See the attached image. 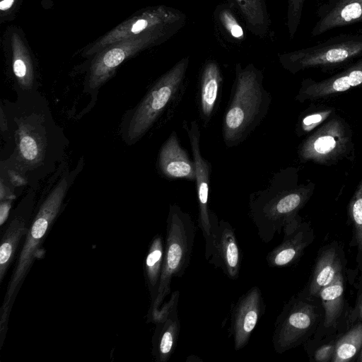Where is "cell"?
<instances>
[{
	"label": "cell",
	"instance_id": "obj_19",
	"mask_svg": "<svg viewBox=\"0 0 362 362\" xmlns=\"http://www.w3.org/2000/svg\"><path fill=\"white\" fill-rule=\"evenodd\" d=\"M158 166L161 174L168 179L195 181L194 161L180 145L175 132L170 134L161 146Z\"/></svg>",
	"mask_w": 362,
	"mask_h": 362
},
{
	"label": "cell",
	"instance_id": "obj_8",
	"mask_svg": "<svg viewBox=\"0 0 362 362\" xmlns=\"http://www.w3.org/2000/svg\"><path fill=\"white\" fill-rule=\"evenodd\" d=\"M352 147L350 126L334 115L302 141L298 153L301 162L330 165L347 156Z\"/></svg>",
	"mask_w": 362,
	"mask_h": 362
},
{
	"label": "cell",
	"instance_id": "obj_22",
	"mask_svg": "<svg viewBox=\"0 0 362 362\" xmlns=\"http://www.w3.org/2000/svg\"><path fill=\"white\" fill-rule=\"evenodd\" d=\"M341 272V265L333 247L324 250L319 255L308 287V295L316 296L324 286L329 284Z\"/></svg>",
	"mask_w": 362,
	"mask_h": 362
},
{
	"label": "cell",
	"instance_id": "obj_39",
	"mask_svg": "<svg viewBox=\"0 0 362 362\" xmlns=\"http://www.w3.org/2000/svg\"><path fill=\"white\" fill-rule=\"evenodd\" d=\"M186 361L187 362H193V361H202V360L199 357V356H187V359H186Z\"/></svg>",
	"mask_w": 362,
	"mask_h": 362
},
{
	"label": "cell",
	"instance_id": "obj_15",
	"mask_svg": "<svg viewBox=\"0 0 362 362\" xmlns=\"http://www.w3.org/2000/svg\"><path fill=\"white\" fill-rule=\"evenodd\" d=\"M282 231L283 240L266 257L267 264L272 268L288 267L295 263L313 239L311 230L299 216L288 223Z\"/></svg>",
	"mask_w": 362,
	"mask_h": 362
},
{
	"label": "cell",
	"instance_id": "obj_36",
	"mask_svg": "<svg viewBox=\"0 0 362 362\" xmlns=\"http://www.w3.org/2000/svg\"><path fill=\"white\" fill-rule=\"evenodd\" d=\"M17 0H1L0 2V10L1 14H6L8 11L13 8L15 6Z\"/></svg>",
	"mask_w": 362,
	"mask_h": 362
},
{
	"label": "cell",
	"instance_id": "obj_7",
	"mask_svg": "<svg viewBox=\"0 0 362 362\" xmlns=\"http://www.w3.org/2000/svg\"><path fill=\"white\" fill-rule=\"evenodd\" d=\"M186 22L182 11L166 6L150 7L122 22L95 41L83 51V56L90 57L106 47L127 39L149 33L175 34Z\"/></svg>",
	"mask_w": 362,
	"mask_h": 362
},
{
	"label": "cell",
	"instance_id": "obj_27",
	"mask_svg": "<svg viewBox=\"0 0 362 362\" xmlns=\"http://www.w3.org/2000/svg\"><path fill=\"white\" fill-rule=\"evenodd\" d=\"M42 139L28 124H22L18 129V151L21 158L33 163L42 156Z\"/></svg>",
	"mask_w": 362,
	"mask_h": 362
},
{
	"label": "cell",
	"instance_id": "obj_3",
	"mask_svg": "<svg viewBox=\"0 0 362 362\" xmlns=\"http://www.w3.org/2000/svg\"><path fill=\"white\" fill-rule=\"evenodd\" d=\"M69 187L66 177L61 179L40 204L24 238L0 308V345L6 337L10 315L16 298L37 259L44 256L42 245L61 210Z\"/></svg>",
	"mask_w": 362,
	"mask_h": 362
},
{
	"label": "cell",
	"instance_id": "obj_26",
	"mask_svg": "<svg viewBox=\"0 0 362 362\" xmlns=\"http://www.w3.org/2000/svg\"><path fill=\"white\" fill-rule=\"evenodd\" d=\"M362 348V322L352 327L335 343L332 362H349L358 356Z\"/></svg>",
	"mask_w": 362,
	"mask_h": 362
},
{
	"label": "cell",
	"instance_id": "obj_34",
	"mask_svg": "<svg viewBox=\"0 0 362 362\" xmlns=\"http://www.w3.org/2000/svg\"><path fill=\"white\" fill-rule=\"evenodd\" d=\"M16 198V195L11 189L4 185L3 177L0 182V201H11Z\"/></svg>",
	"mask_w": 362,
	"mask_h": 362
},
{
	"label": "cell",
	"instance_id": "obj_35",
	"mask_svg": "<svg viewBox=\"0 0 362 362\" xmlns=\"http://www.w3.org/2000/svg\"><path fill=\"white\" fill-rule=\"evenodd\" d=\"M8 177L11 183L16 187L22 186L26 182L25 178L21 175L13 170L8 171Z\"/></svg>",
	"mask_w": 362,
	"mask_h": 362
},
{
	"label": "cell",
	"instance_id": "obj_30",
	"mask_svg": "<svg viewBox=\"0 0 362 362\" xmlns=\"http://www.w3.org/2000/svg\"><path fill=\"white\" fill-rule=\"evenodd\" d=\"M349 212L354 226L357 245L362 251V179L350 200Z\"/></svg>",
	"mask_w": 362,
	"mask_h": 362
},
{
	"label": "cell",
	"instance_id": "obj_18",
	"mask_svg": "<svg viewBox=\"0 0 362 362\" xmlns=\"http://www.w3.org/2000/svg\"><path fill=\"white\" fill-rule=\"evenodd\" d=\"M317 21L311 36L331 30L362 23V0H327L316 11Z\"/></svg>",
	"mask_w": 362,
	"mask_h": 362
},
{
	"label": "cell",
	"instance_id": "obj_2",
	"mask_svg": "<svg viewBox=\"0 0 362 362\" xmlns=\"http://www.w3.org/2000/svg\"><path fill=\"white\" fill-rule=\"evenodd\" d=\"M271 94L264 86L262 71L253 64L235 65V78L222 120V136L228 148L245 141L267 116Z\"/></svg>",
	"mask_w": 362,
	"mask_h": 362
},
{
	"label": "cell",
	"instance_id": "obj_11",
	"mask_svg": "<svg viewBox=\"0 0 362 362\" xmlns=\"http://www.w3.org/2000/svg\"><path fill=\"white\" fill-rule=\"evenodd\" d=\"M314 306L303 298H292L277 317L272 335L275 351L282 354L298 346L314 326Z\"/></svg>",
	"mask_w": 362,
	"mask_h": 362
},
{
	"label": "cell",
	"instance_id": "obj_6",
	"mask_svg": "<svg viewBox=\"0 0 362 362\" xmlns=\"http://www.w3.org/2000/svg\"><path fill=\"white\" fill-rule=\"evenodd\" d=\"M189 64L188 56L182 58L149 89L129 121L127 135L130 140L143 136L170 105L181 99Z\"/></svg>",
	"mask_w": 362,
	"mask_h": 362
},
{
	"label": "cell",
	"instance_id": "obj_24",
	"mask_svg": "<svg viewBox=\"0 0 362 362\" xmlns=\"http://www.w3.org/2000/svg\"><path fill=\"white\" fill-rule=\"evenodd\" d=\"M344 279L341 272L328 285L318 293L324 310V324L326 327L335 325L340 317L344 303Z\"/></svg>",
	"mask_w": 362,
	"mask_h": 362
},
{
	"label": "cell",
	"instance_id": "obj_1",
	"mask_svg": "<svg viewBox=\"0 0 362 362\" xmlns=\"http://www.w3.org/2000/svg\"><path fill=\"white\" fill-rule=\"evenodd\" d=\"M314 187L311 182L297 185L295 171L288 168L275 173L265 188L250 195L249 214L263 243L271 242L298 216Z\"/></svg>",
	"mask_w": 362,
	"mask_h": 362
},
{
	"label": "cell",
	"instance_id": "obj_21",
	"mask_svg": "<svg viewBox=\"0 0 362 362\" xmlns=\"http://www.w3.org/2000/svg\"><path fill=\"white\" fill-rule=\"evenodd\" d=\"M230 1L254 35L264 38L269 34L271 20L264 0Z\"/></svg>",
	"mask_w": 362,
	"mask_h": 362
},
{
	"label": "cell",
	"instance_id": "obj_25",
	"mask_svg": "<svg viewBox=\"0 0 362 362\" xmlns=\"http://www.w3.org/2000/svg\"><path fill=\"white\" fill-rule=\"evenodd\" d=\"M13 74L23 88H30L34 79L30 56L21 36L14 33L11 38Z\"/></svg>",
	"mask_w": 362,
	"mask_h": 362
},
{
	"label": "cell",
	"instance_id": "obj_9",
	"mask_svg": "<svg viewBox=\"0 0 362 362\" xmlns=\"http://www.w3.org/2000/svg\"><path fill=\"white\" fill-rule=\"evenodd\" d=\"M190 144L195 165V182L198 201V226L205 240V258L208 260L212 253L214 234L218 226L217 215L209 208V187L211 165L201 153L199 126L196 120L189 124L183 122Z\"/></svg>",
	"mask_w": 362,
	"mask_h": 362
},
{
	"label": "cell",
	"instance_id": "obj_12",
	"mask_svg": "<svg viewBox=\"0 0 362 362\" xmlns=\"http://www.w3.org/2000/svg\"><path fill=\"white\" fill-rule=\"evenodd\" d=\"M265 309L264 300L258 286L250 288L238 298L231 310L229 329L236 351L247 344Z\"/></svg>",
	"mask_w": 362,
	"mask_h": 362
},
{
	"label": "cell",
	"instance_id": "obj_23",
	"mask_svg": "<svg viewBox=\"0 0 362 362\" xmlns=\"http://www.w3.org/2000/svg\"><path fill=\"white\" fill-rule=\"evenodd\" d=\"M163 236L156 235L149 245L144 262V276L152 304L157 296L163 263Z\"/></svg>",
	"mask_w": 362,
	"mask_h": 362
},
{
	"label": "cell",
	"instance_id": "obj_37",
	"mask_svg": "<svg viewBox=\"0 0 362 362\" xmlns=\"http://www.w3.org/2000/svg\"><path fill=\"white\" fill-rule=\"evenodd\" d=\"M6 128H7V124H6V122H4L3 110L1 109V132H4V130H6Z\"/></svg>",
	"mask_w": 362,
	"mask_h": 362
},
{
	"label": "cell",
	"instance_id": "obj_29",
	"mask_svg": "<svg viewBox=\"0 0 362 362\" xmlns=\"http://www.w3.org/2000/svg\"><path fill=\"white\" fill-rule=\"evenodd\" d=\"M334 112V109L330 107L308 111L300 117L296 126V134L303 136L312 133L333 117Z\"/></svg>",
	"mask_w": 362,
	"mask_h": 362
},
{
	"label": "cell",
	"instance_id": "obj_17",
	"mask_svg": "<svg viewBox=\"0 0 362 362\" xmlns=\"http://www.w3.org/2000/svg\"><path fill=\"white\" fill-rule=\"evenodd\" d=\"M221 269L230 279L236 280L242 264V251L234 228L225 220H220L214 234L212 253L207 260Z\"/></svg>",
	"mask_w": 362,
	"mask_h": 362
},
{
	"label": "cell",
	"instance_id": "obj_20",
	"mask_svg": "<svg viewBox=\"0 0 362 362\" xmlns=\"http://www.w3.org/2000/svg\"><path fill=\"white\" fill-rule=\"evenodd\" d=\"M222 83L218 62L213 59L206 62L200 73L197 95L199 113L204 127L211 122L218 108Z\"/></svg>",
	"mask_w": 362,
	"mask_h": 362
},
{
	"label": "cell",
	"instance_id": "obj_38",
	"mask_svg": "<svg viewBox=\"0 0 362 362\" xmlns=\"http://www.w3.org/2000/svg\"><path fill=\"white\" fill-rule=\"evenodd\" d=\"M358 316L359 318L362 319V293L358 304Z\"/></svg>",
	"mask_w": 362,
	"mask_h": 362
},
{
	"label": "cell",
	"instance_id": "obj_13",
	"mask_svg": "<svg viewBox=\"0 0 362 362\" xmlns=\"http://www.w3.org/2000/svg\"><path fill=\"white\" fill-rule=\"evenodd\" d=\"M359 87H362V58L327 78H305L296 100L300 103L323 100Z\"/></svg>",
	"mask_w": 362,
	"mask_h": 362
},
{
	"label": "cell",
	"instance_id": "obj_31",
	"mask_svg": "<svg viewBox=\"0 0 362 362\" xmlns=\"http://www.w3.org/2000/svg\"><path fill=\"white\" fill-rule=\"evenodd\" d=\"M305 0H288L286 26L291 40L293 39L300 24Z\"/></svg>",
	"mask_w": 362,
	"mask_h": 362
},
{
	"label": "cell",
	"instance_id": "obj_14",
	"mask_svg": "<svg viewBox=\"0 0 362 362\" xmlns=\"http://www.w3.org/2000/svg\"><path fill=\"white\" fill-rule=\"evenodd\" d=\"M180 295L178 290L175 291L152 322L156 326L151 353L156 362H167L176 347L180 332L177 310Z\"/></svg>",
	"mask_w": 362,
	"mask_h": 362
},
{
	"label": "cell",
	"instance_id": "obj_28",
	"mask_svg": "<svg viewBox=\"0 0 362 362\" xmlns=\"http://www.w3.org/2000/svg\"><path fill=\"white\" fill-rule=\"evenodd\" d=\"M215 19L231 41L240 42L245 39V32L229 5L220 4L214 11Z\"/></svg>",
	"mask_w": 362,
	"mask_h": 362
},
{
	"label": "cell",
	"instance_id": "obj_33",
	"mask_svg": "<svg viewBox=\"0 0 362 362\" xmlns=\"http://www.w3.org/2000/svg\"><path fill=\"white\" fill-rule=\"evenodd\" d=\"M11 201H1L0 202V226L2 227L8 220L11 208Z\"/></svg>",
	"mask_w": 362,
	"mask_h": 362
},
{
	"label": "cell",
	"instance_id": "obj_32",
	"mask_svg": "<svg viewBox=\"0 0 362 362\" xmlns=\"http://www.w3.org/2000/svg\"><path fill=\"white\" fill-rule=\"evenodd\" d=\"M334 347L335 343L321 346L315 352V360L319 362L331 361L334 352Z\"/></svg>",
	"mask_w": 362,
	"mask_h": 362
},
{
	"label": "cell",
	"instance_id": "obj_16",
	"mask_svg": "<svg viewBox=\"0 0 362 362\" xmlns=\"http://www.w3.org/2000/svg\"><path fill=\"white\" fill-rule=\"evenodd\" d=\"M32 199H24L11 214L2 234L0 243V284L16 258L21 242L28 231L32 221Z\"/></svg>",
	"mask_w": 362,
	"mask_h": 362
},
{
	"label": "cell",
	"instance_id": "obj_10",
	"mask_svg": "<svg viewBox=\"0 0 362 362\" xmlns=\"http://www.w3.org/2000/svg\"><path fill=\"white\" fill-rule=\"evenodd\" d=\"M171 36L166 33H149L106 47L98 52L92 61L88 77L90 88H98L103 85L127 59L165 42Z\"/></svg>",
	"mask_w": 362,
	"mask_h": 362
},
{
	"label": "cell",
	"instance_id": "obj_40",
	"mask_svg": "<svg viewBox=\"0 0 362 362\" xmlns=\"http://www.w3.org/2000/svg\"><path fill=\"white\" fill-rule=\"evenodd\" d=\"M358 356L357 361L362 362V348Z\"/></svg>",
	"mask_w": 362,
	"mask_h": 362
},
{
	"label": "cell",
	"instance_id": "obj_4",
	"mask_svg": "<svg viewBox=\"0 0 362 362\" xmlns=\"http://www.w3.org/2000/svg\"><path fill=\"white\" fill-rule=\"evenodd\" d=\"M197 233V226L190 215L177 204H170L166 221L164 256L158 293L150 304L147 322H152L165 298L170 293L174 277H182L188 267Z\"/></svg>",
	"mask_w": 362,
	"mask_h": 362
},
{
	"label": "cell",
	"instance_id": "obj_5",
	"mask_svg": "<svg viewBox=\"0 0 362 362\" xmlns=\"http://www.w3.org/2000/svg\"><path fill=\"white\" fill-rule=\"evenodd\" d=\"M362 58V33H344L313 46L278 54L281 66L292 74L317 69H341Z\"/></svg>",
	"mask_w": 362,
	"mask_h": 362
}]
</instances>
